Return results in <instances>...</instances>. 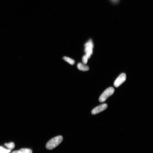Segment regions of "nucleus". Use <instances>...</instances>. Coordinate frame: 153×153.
I'll return each mask as SVG.
<instances>
[{
    "mask_svg": "<svg viewBox=\"0 0 153 153\" xmlns=\"http://www.w3.org/2000/svg\"><path fill=\"white\" fill-rule=\"evenodd\" d=\"M63 140V138L61 136H58L51 139L47 143L46 148L48 150H51L58 146Z\"/></svg>",
    "mask_w": 153,
    "mask_h": 153,
    "instance_id": "f257e3e1",
    "label": "nucleus"
},
{
    "mask_svg": "<svg viewBox=\"0 0 153 153\" xmlns=\"http://www.w3.org/2000/svg\"><path fill=\"white\" fill-rule=\"evenodd\" d=\"M114 91V89L112 87H110L107 89L100 96L99 101L101 103L104 102L109 97L113 95Z\"/></svg>",
    "mask_w": 153,
    "mask_h": 153,
    "instance_id": "f03ea898",
    "label": "nucleus"
},
{
    "mask_svg": "<svg viewBox=\"0 0 153 153\" xmlns=\"http://www.w3.org/2000/svg\"><path fill=\"white\" fill-rule=\"evenodd\" d=\"M126 80V75L125 73H122L115 80L114 84L115 87H118L122 84Z\"/></svg>",
    "mask_w": 153,
    "mask_h": 153,
    "instance_id": "7ed1b4c3",
    "label": "nucleus"
},
{
    "mask_svg": "<svg viewBox=\"0 0 153 153\" xmlns=\"http://www.w3.org/2000/svg\"><path fill=\"white\" fill-rule=\"evenodd\" d=\"M107 107L108 105L106 104H101L94 108L92 110L91 113L92 115H96L104 111Z\"/></svg>",
    "mask_w": 153,
    "mask_h": 153,
    "instance_id": "20e7f679",
    "label": "nucleus"
},
{
    "mask_svg": "<svg viewBox=\"0 0 153 153\" xmlns=\"http://www.w3.org/2000/svg\"><path fill=\"white\" fill-rule=\"evenodd\" d=\"M77 66L78 69L82 71H87L89 69L88 66L80 63L78 64Z\"/></svg>",
    "mask_w": 153,
    "mask_h": 153,
    "instance_id": "39448f33",
    "label": "nucleus"
},
{
    "mask_svg": "<svg viewBox=\"0 0 153 153\" xmlns=\"http://www.w3.org/2000/svg\"><path fill=\"white\" fill-rule=\"evenodd\" d=\"M63 59L69 64L73 65L75 63V61L71 58L66 57H64Z\"/></svg>",
    "mask_w": 153,
    "mask_h": 153,
    "instance_id": "423d86ee",
    "label": "nucleus"
},
{
    "mask_svg": "<svg viewBox=\"0 0 153 153\" xmlns=\"http://www.w3.org/2000/svg\"><path fill=\"white\" fill-rule=\"evenodd\" d=\"M4 145L8 149V150L10 151L13 150L15 147V145L13 142H10L8 143H6Z\"/></svg>",
    "mask_w": 153,
    "mask_h": 153,
    "instance_id": "0eeeda50",
    "label": "nucleus"
},
{
    "mask_svg": "<svg viewBox=\"0 0 153 153\" xmlns=\"http://www.w3.org/2000/svg\"><path fill=\"white\" fill-rule=\"evenodd\" d=\"M21 153H33V151L30 149L23 148L19 150Z\"/></svg>",
    "mask_w": 153,
    "mask_h": 153,
    "instance_id": "6e6552de",
    "label": "nucleus"
},
{
    "mask_svg": "<svg viewBox=\"0 0 153 153\" xmlns=\"http://www.w3.org/2000/svg\"><path fill=\"white\" fill-rule=\"evenodd\" d=\"M85 47H91V48H93L94 45L93 44L92 41L91 40H90L85 45Z\"/></svg>",
    "mask_w": 153,
    "mask_h": 153,
    "instance_id": "1a4fd4ad",
    "label": "nucleus"
},
{
    "mask_svg": "<svg viewBox=\"0 0 153 153\" xmlns=\"http://www.w3.org/2000/svg\"><path fill=\"white\" fill-rule=\"evenodd\" d=\"M11 151L7 150L2 147H0V153H9Z\"/></svg>",
    "mask_w": 153,
    "mask_h": 153,
    "instance_id": "9d476101",
    "label": "nucleus"
},
{
    "mask_svg": "<svg viewBox=\"0 0 153 153\" xmlns=\"http://www.w3.org/2000/svg\"><path fill=\"white\" fill-rule=\"evenodd\" d=\"M88 59V58L86 55L83 56V58H82V61L84 64H87Z\"/></svg>",
    "mask_w": 153,
    "mask_h": 153,
    "instance_id": "9b49d317",
    "label": "nucleus"
},
{
    "mask_svg": "<svg viewBox=\"0 0 153 153\" xmlns=\"http://www.w3.org/2000/svg\"><path fill=\"white\" fill-rule=\"evenodd\" d=\"M10 153H21V152L19 150H16L15 151Z\"/></svg>",
    "mask_w": 153,
    "mask_h": 153,
    "instance_id": "f8f14e48",
    "label": "nucleus"
},
{
    "mask_svg": "<svg viewBox=\"0 0 153 153\" xmlns=\"http://www.w3.org/2000/svg\"><path fill=\"white\" fill-rule=\"evenodd\" d=\"M111 1L113 2L116 3L119 1V0H111Z\"/></svg>",
    "mask_w": 153,
    "mask_h": 153,
    "instance_id": "ddd939ff",
    "label": "nucleus"
}]
</instances>
